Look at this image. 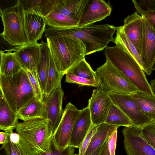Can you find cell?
<instances>
[{
	"label": "cell",
	"mask_w": 155,
	"mask_h": 155,
	"mask_svg": "<svg viewBox=\"0 0 155 155\" xmlns=\"http://www.w3.org/2000/svg\"><path fill=\"white\" fill-rule=\"evenodd\" d=\"M117 28L108 24H92L69 28L49 27L45 30V37L51 38L61 34L72 35L79 39L84 45L86 56L102 50L107 47L110 42L114 43L113 35Z\"/></svg>",
	"instance_id": "obj_1"
},
{
	"label": "cell",
	"mask_w": 155,
	"mask_h": 155,
	"mask_svg": "<svg viewBox=\"0 0 155 155\" xmlns=\"http://www.w3.org/2000/svg\"><path fill=\"white\" fill-rule=\"evenodd\" d=\"M15 129L27 155H39L50 146L53 132L48 119L38 118L18 122Z\"/></svg>",
	"instance_id": "obj_2"
},
{
	"label": "cell",
	"mask_w": 155,
	"mask_h": 155,
	"mask_svg": "<svg viewBox=\"0 0 155 155\" xmlns=\"http://www.w3.org/2000/svg\"><path fill=\"white\" fill-rule=\"evenodd\" d=\"M46 39L57 69L63 75L84 58V45L72 35L61 34Z\"/></svg>",
	"instance_id": "obj_3"
},
{
	"label": "cell",
	"mask_w": 155,
	"mask_h": 155,
	"mask_svg": "<svg viewBox=\"0 0 155 155\" xmlns=\"http://www.w3.org/2000/svg\"><path fill=\"white\" fill-rule=\"evenodd\" d=\"M104 54L106 61L127 77L139 91L149 95L154 94L144 72L134 58L122 45H117L107 47Z\"/></svg>",
	"instance_id": "obj_4"
},
{
	"label": "cell",
	"mask_w": 155,
	"mask_h": 155,
	"mask_svg": "<svg viewBox=\"0 0 155 155\" xmlns=\"http://www.w3.org/2000/svg\"><path fill=\"white\" fill-rule=\"evenodd\" d=\"M0 93L17 114L35 95L26 70L11 75H0Z\"/></svg>",
	"instance_id": "obj_5"
},
{
	"label": "cell",
	"mask_w": 155,
	"mask_h": 155,
	"mask_svg": "<svg viewBox=\"0 0 155 155\" xmlns=\"http://www.w3.org/2000/svg\"><path fill=\"white\" fill-rule=\"evenodd\" d=\"M95 73L98 81L97 89L108 94L131 95L139 91L127 77L107 61L97 68Z\"/></svg>",
	"instance_id": "obj_6"
},
{
	"label": "cell",
	"mask_w": 155,
	"mask_h": 155,
	"mask_svg": "<svg viewBox=\"0 0 155 155\" xmlns=\"http://www.w3.org/2000/svg\"><path fill=\"white\" fill-rule=\"evenodd\" d=\"M0 11L3 26L1 36L13 46H20L28 43L24 28L23 12L18 0L13 6L1 8Z\"/></svg>",
	"instance_id": "obj_7"
},
{
	"label": "cell",
	"mask_w": 155,
	"mask_h": 155,
	"mask_svg": "<svg viewBox=\"0 0 155 155\" xmlns=\"http://www.w3.org/2000/svg\"><path fill=\"white\" fill-rule=\"evenodd\" d=\"M81 111L70 102L67 104L52 139L59 150H63L68 146L74 124Z\"/></svg>",
	"instance_id": "obj_8"
},
{
	"label": "cell",
	"mask_w": 155,
	"mask_h": 155,
	"mask_svg": "<svg viewBox=\"0 0 155 155\" xmlns=\"http://www.w3.org/2000/svg\"><path fill=\"white\" fill-rule=\"evenodd\" d=\"M109 95L112 102L125 114L135 126L141 128L152 122V119L140 110L131 95L113 93Z\"/></svg>",
	"instance_id": "obj_9"
},
{
	"label": "cell",
	"mask_w": 155,
	"mask_h": 155,
	"mask_svg": "<svg viewBox=\"0 0 155 155\" xmlns=\"http://www.w3.org/2000/svg\"><path fill=\"white\" fill-rule=\"evenodd\" d=\"M141 128L125 127L122 130L127 155H155V150L142 135Z\"/></svg>",
	"instance_id": "obj_10"
},
{
	"label": "cell",
	"mask_w": 155,
	"mask_h": 155,
	"mask_svg": "<svg viewBox=\"0 0 155 155\" xmlns=\"http://www.w3.org/2000/svg\"><path fill=\"white\" fill-rule=\"evenodd\" d=\"M64 92L61 84L48 95L44 96L43 118L48 119L53 134L61 120L64 110L62 107Z\"/></svg>",
	"instance_id": "obj_11"
},
{
	"label": "cell",
	"mask_w": 155,
	"mask_h": 155,
	"mask_svg": "<svg viewBox=\"0 0 155 155\" xmlns=\"http://www.w3.org/2000/svg\"><path fill=\"white\" fill-rule=\"evenodd\" d=\"M40 43H28L16 46L14 51L22 68L31 72L40 84L38 69L40 61Z\"/></svg>",
	"instance_id": "obj_12"
},
{
	"label": "cell",
	"mask_w": 155,
	"mask_h": 155,
	"mask_svg": "<svg viewBox=\"0 0 155 155\" xmlns=\"http://www.w3.org/2000/svg\"><path fill=\"white\" fill-rule=\"evenodd\" d=\"M112 103L108 94L101 89L93 90L88 105L92 124L105 123Z\"/></svg>",
	"instance_id": "obj_13"
},
{
	"label": "cell",
	"mask_w": 155,
	"mask_h": 155,
	"mask_svg": "<svg viewBox=\"0 0 155 155\" xmlns=\"http://www.w3.org/2000/svg\"><path fill=\"white\" fill-rule=\"evenodd\" d=\"M143 30L140 57L144 72L150 75L155 59V31L143 17Z\"/></svg>",
	"instance_id": "obj_14"
},
{
	"label": "cell",
	"mask_w": 155,
	"mask_h": 155,
	"mask_svg": "<svg viewBox=\"0 0 155 155\" xmlns=\"http://www.w3.org/2000/svg\"><path fill=\"white\" fill-rule=\"evenodd\" d=\"M111 11L110 4L104 1L88 0L78 27H84L101 21L110 15Z\"/></svg>",
	"instance_id": "obj_15"
},
{
	"label": "cell",
	"mask_w": 155,
	"mask_h": 155,
	"mask_svg": "<svg viewBox=\"0 0 155 155\" xmlns=\"http://www.w3.org/2000/svg\"><path fill=\"white\" fill-rule=\"evenodd\" d=\"M124 22L122 28L140 56L143 30V17L135 12L127 16Z\"/></svg>",
	"instance_id": "obj_16"
},
{
	"label": "cell",
	"mask_w": 155,
	"mask_h": 155,
	"mask_svg": "<svg viewBox=\"0 0 155 155\" xmlns=\"http://www.w3.org/2000/svg\"><path fill=\"white\" fill-rule=\"evenodd\" d=\"M24 28L28 43H35L40 39L47 25L44 17L33 13H23Z\"/></svg>",
	"instance_id": "obj_17"
},
{
	"label": "cell",
	"mask_w": 155,
	"mask_h": 155,
	"mask_svg": "<svg viewBox=\"0 0 155 155\" xmlns=\"http://www.w3.org/2000/svg\"><path fill=\"white\" fill-rule=\"evenodd\" d=\"M92 124L89 108L87 106L81 110L75 122L68 146L79 148Z\"/></svg>",
	"instance_id": "obj_18"
},
{
	"label": "cell",
	"mask_w": 155,
	"mask_h": 155,
	"mask_svg": "<svg viewBox=\"0 0 155 155\" xmlns=\"http://www.w3.org/2000/svg\"><path fill=\"white\" fill-rule=\"evenodd\" d=\"M23 12L33 13L44 18L52 12L61 0H18Z\"/></svg>",
	"instance_id": "obj_19"
},
{
	"label": "cell",
	"mask_w": 155,
	"mask_h": 155,
	"mask_svg": "<svg viewBox=\"0 0 155 155\" xmlns=\"http://www.w3.org/2000/svg\"><path fill=\"white\" fill-rule=\"evenodd\" d=\"M88 0H61L54 12L70 17L79 23Z\"/></svg>",
	"instance_id": "obj_20"
},
{
	"label": "cell",
	"mask_w": 155,
	"mask_h": 155,
	"mask_svg": "<svg viewBox=\"0 0 155 155\" xmlns=\"http://www.w3.org/2000/svg\"><path fill=\"white\" fill-rule=\"evenodd\" d=\"M119 126L103 123L98 125L84 155H88L105 143Z\"/></svg>",
	"instance_id": "obj_21"
},
{
	"label": "cell",
	"mask_w": 155,
	"mask_h": 155,
	"mask_svg": "<svg viewBox=\"0 0 155 155\" xmlns=\"http://www.w3.org/2000/svg\"><path fill=\"white\" fill-rule=\"evenodd\" d=\"M18 118L0 93V129L5 132L13 130L18 123Z\"/></svg>",
	"instance_id": "obj_22"
},
{
	"label": "cell",
	"mask_w": 155,
	"mask_h": 155,
	"mask_svg": "<svg viewBox=\"0 0 155 155\" xmlns=\"http://www.w3.org/2000/svg\"><path fill=\"white\" fill-rule=\"evenodd\" d=\"M11 49L6 50V52L0 51V75H13L22 68L15 52Z\"/></svg>",
	"instance_id": "obj_23"
},
{
	"label": "cell",
	"mask_w": 155,
	"mask_h": 155,
	"mask_svg": "<svg viewBox=\"0 0 155 155\" xmlns=\"http://www.w3.org/2000/svg\"><path fill=\"white\" fill-rule=\"evenodd\" d=\"M44 104L34 97L17 113L18 119L23 121L38 118H44Z\"/></svg>",
	"instance_id": "obj_24"
},
{
	"label": "cell",
	"mask_w": 155,
	"mask_h": 155,
	"mask_svg": "<svg viewBox=\"0 0 155 155\" xmlns=\"http://www.w3.org/2000/svg\"><path fill=\"white\" fill-rule=\"evenodd\" d=\"M40 43L41 57L38 74L40 85L44 96L49 69L50 51L47 42L41 41Z\"/></svg>",
	"instance_id": "obj_25"
},
{
	"label": "cell",
	"mask_w": 155,
	"mask_h": 155,
	"mask_svg": "<svg viewBox=\"0 0 155 155\" xmlns=\"http://www.w3.org/2000/svg\"><path fill=\"white\" fill-rule=\"evenodd\" d=\"M131 95L140 110L155 122V95H150L138 91Z\"/></svg>",
	"instance_id": "obj_26"
},
{
	"label": "cell",
	"mask_w": 155,
	"mask_h": 155,
	"mask_svg": "<svg viewBox=\"0 0 155 155\" xmlns=\"http://www.w3.org/2000/svg\"><path fill=\"white\" fill-rule=\"evenodd\" d=\"M47 25L59 28H69L78 27V22L74 19L53 11L45 17Z\"/></svg>",
	"instance_id": "obj_27"
},
{
	"label": "cell",
	"mask_w": 155,
	"mask_h": 155,
	"mask_svg": "<svg viewBox=\"0 0 155 155\" xmlns=\"http://www.w3.org/2000/svg\"><path fill=\"white\" fill-rule=\"evenodd\" d=\"M114 43L116 45H122L134 58L143 71L142 63L140 58L134 46L123 31L121 26L117 27Z\"/></svg>",
	"instance_id": "obj_28"
},
{
	"label": "cell",
	"mask_w": 155,
	"mask_h": 155,
	"mask_svg": "<svg viewBox=\"0 0 155 155\" xmlns=\"http://www.w3.org/2000/svg\"><path fill=\"white\" fill-rule=\"evenodd\" d=\"M105 123L119 126L129 127L134 126L125 114L112 102Z\"/></svg>",
	"instance_id": "obj_29"
},
{
	"label": "cell",
	"mask_w": 155,
	"mask_h": 155,
	"mask_svg": "<svg viewBox=\"0 0 155 155\" xmlns=\"http://www.w3.org/2000/svg\"><path fill=\"white\" fill-rule=\"evenodd\" d=\"M63 76L58 70L50 52L49 69L44 96L50 94L61 84V81Z\"/></svg>",
	"instance_id": "obj_30"
},
{
	"label": "cell",
	"mask_w": 155,
	"mask_h": 155,
	"mask_svg": "<svg viewBox=\"0 0 155 155\" xmlns=\"http://www.w3.org/2000/svg\"><path fill=\"white\" fill-rule=\"evenodd\" d=\"M67 73L88 79H96L95 71L92 70L85 58L69 69Z\"/></svg>",
	"instance_id": "obj_31"
},
{
	"label": "cell",
	"mask_w": 155,
	"mask_h": 155,
	"mask_svg": "<svg viewBox=\"0 0 155 155\" xmlns=\"http://www.w3.org/2000/svg\"><path fill=\"white\" fill-rule=\"evenodd\" d=\"M136 12L142 17L155 11V0H132Z\"/></svg>",
	"instance_id": "obj_32"
},
{
	"label": "cell",
	"mask_w": 155,
	"mask_h": 155,
	"mask_svg": "<svg viewBox=\"0 0 155 155\" xmlns=\"http://www.w3.org/2000/svg\"><path fill=\"white\" fill-rule=\"evenodd\" d=\"M65 81L66 82L81 85H85L97 87L98 81L97 80L89 79L74 75L67 73L65 74Z\"/></svg>",
	"instance_id": "obj_33"
},
{
	"label": "cell",
	"mask_w": 155,
	"mask_h": 155,
	"mask_svg": "<svg viewBox=\"0 0 155 155\" xmlns=\"http://www.w3.org/2000/svg\"><path fill=\"white\" fill-rule=\"evenodd\" d=\"M8 135L7 141L2 146L5 155H27L19 142L15 143L12 142Z\"/></svg>",
	"instance_id": "obj_34"
},
{
	"label": "cell",
	"mask_w": 155,
	"mask_h": 155,
	"mask_svg": "<svg viewBox=\"0 0 155 155\" xmlns=\"http://www.w3.org/2000/svg\"><path fill=\"white\" fill-rule=\"evenodd\" d=\"M142 135L155 150V122H152L141 128Z\"/></svg>",
	"instance_id": "obj_35"
},
{
	"label": "cell",
	"mask_w": 155,
	"mask_h": 155,
	"mask_svg": "<svg viewBox=\"0 0 155 155\" xmlns=\"http://www.w3.org/2000/svg\"><path fill=\"white\" fill-rule=\"evenodd\" d=\"M75 147L68 146L63 150H59L56 147L52 140L48 149L39 155H74Z\"/></svg>",
	"instance_id": "obj_36"
},
{
	"label": "cell",
	"mask_w": 155,
	"mask_h": 155,
	"mask_svg": "<svg viewBox=\"0 0 155 155\" xmlns=\"http://www.w3.org/2000/svg\"><path fill=\"white\" fill-rule=\"evenodd\" d=\"M26 71L33 91L35 97L39 100L43 101L44 96L39 83L31 72L27 71Z\"/></svg>",
	"instance_id": "obj_37"
},
{
	"label": "cell",
	"mask_w": 155,
	"mask_h": 155,
	"mask_svg": "<svg viewBox=\"0 0 155 155\" xmlns=\"http://www.w3.org/2000/svg\"><path fill=\"white\" fill-rule=\"evenodd\" d=\"M97 126L92 124L89 131L79 148V153L74 155H84L90 143L91 137L96 130Z\"/></svg>",
	"instance_id": "obj_38"
},
{
	"label": "cell",
	"mask_w": 155,
	"mask_h": 155,
	"mask_svg": "<svg viewBox=\"0 0 155 155\" xmlns=\"http://www.w3.org/2000/svg\"><path fill=\"white\" fill-rule=\"evenodd\" d=\"M117 131V130L115 131L108 139V146L110 155H115Z\"/></svg>",
	"instance_id": "obj_39"
},
{
	"label": "cell",
	"mask_w": 155,
	"mask_h": 155,
	"mask_svg": "<svg viewBox=\"0 0 155 155\" xmlns=\"http://www.w3.org/2000/svg\"><path fill=\"white\" fill-rule=\"evenodd\" d=\"M155 31V11L147 14L143 17Z\"/></svg>",
	"instance_id": "obj_40"
},
{
	"label": "cell",
	"mask_w": 155,
	"mask_h": 155,
	"mask_svg": "<svg viewBox=\"0 0 155 155\" xmlns=\"http://www.w3.org/2000/svg\"><path fill=\"white\" fill-rule=\"evenodd\" d=\"M108 138L104 143L102 148L99 155H110L108 146Z\"/></svg>",
	"instance_id": "obj_41"
},
{
	"label": "cell",
	"mask_w": 155,
	"mask_h": 155,
	"mask_svg": "<svg viewBox=\"0 0 155 155\" xmlns=\"http://www.w3.org/2000/svg\"><path fill=\"white\" fill-rule=\"evenodd\" d=\"M8 135L7 133L0 132V143L2 145L4 144L7 141Z\"/></svg>",
	"instance_id": "obj_42"
},
{
	"label": "cell",
	"mask_w": 155,
	"mask_h": 155,
	"mask_svg": "<svg viewBox=\"0 0 155 155\" xmlns=\"http://www.w3.org/2000/svg\"><path fill=\"white\" fill-rule=\"evenodd\" d=\"M103 144L92 152L88 155H99L100 153V152L102 148Z\"/></svg>",
	"instance_id": "obj_43"
},
{
	"label": "cell",
	"mask_w": 155,
	"mask_h": 155,
	"mask_svg": "<svg viewBox=\"0 0 155 155\" xmlns=\"http://www.w3.org/2000/svg\"><path fill=\"white\" fill-rule=\"evenodd\" d=\"M150 84L152 90L155 95V79L151 81Z\"/></svg>",
	"instance_id": "obj_44"
},
{
	"label": "cell",
	"mask_w": 155,
	"mask_h": 155,
	"mask_svg": "<svg viewBox=\"0 0 155 155\" xmlns=\"http://www.w3.org/2000/svg\"><path fill=\"white\" fill-rule=\"evenodd\" d=\"M152 71H155V59L153 64L152 68Z\"/></svg>",
	"instance_id": "obj_45"
}]
</instances>
